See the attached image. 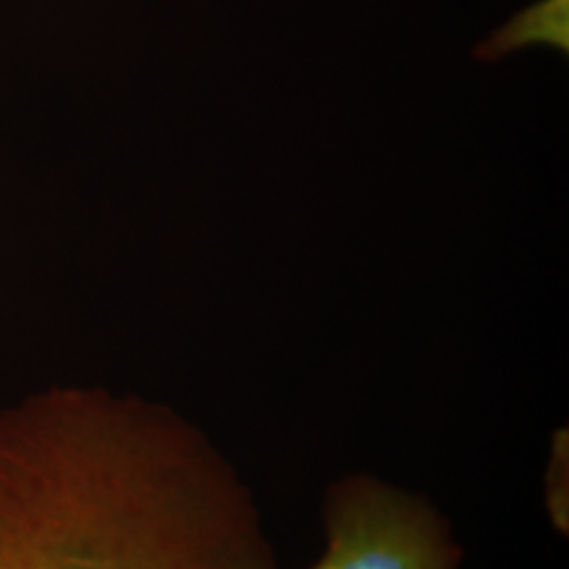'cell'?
Listing matches in <instances>:
<instances>
[{"label": "cell", "mask_w": 569, "mask_h": 569, "mask_svg": "<svg viewBox=\"0 0 569 569\" xmlns=\"http://www.w3.org/2000/svg\"><path fill=\"white\" fill-rule=\"evenodd\" d=\"M0 569H277L251 491L169 407L53 388L0 411Z\"/></svg>", "instance_id": "6da1fadb"}, {"label": "cell", "mask_w": 569, "mask_h": 569, "mask_svg": "<svg viewBox=\"0 0 569 569\" xmlns=\"http://www.w3.org/2000/svg\"><path fill=\"white\" fill-rule=\"evenodd\" d=\"M323 559L310 569H456L460 549L428 502L369 477L329 491Z\"/></svg>", "instance_id": "7a4b0ae2"}, {"label": "cell", "mask_w": 569, "mask_h": 569, "mask_svg": "<svg viewBox=\"0 0 569 569\" xmlns=\"http://www.w3.org/2000/svg\"><path fill=\"white\" fill-rule=\"evenodd\" d=\"M568 0H540L515 16L491 39L475 49L483 61H498L531 44H550L563 53L569 49Z\"/></svg>", "instance_id": "3957f363"}]
</instances>
